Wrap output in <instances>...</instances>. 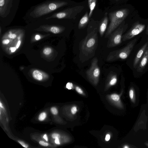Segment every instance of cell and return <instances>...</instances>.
<instances>
[{"instance_id": "2e32d148", "label": "cell", "mask_w": 148, "mask_h": 148, "mask_svg": "<svg viewBox=\"0 0 148 148\" xmlns=\"http://www.w3.org/2000/svg\"><path fill=\"white\" fill-rule=\"evenodd\" d=\"M51 18L52 19L53 23V19L52 18ZM53 18L54 20V23H53V25H51L50 26V28L49 29L50 31L51 32L54 34H57L59 33L61 31V30L63 29V28H61L60 26L54 25L55 20L54 18Z\"/></svg>"}, {"instance_id": "3957f363", "label": "cell", "mask_w": 148, "mask_h": 148, "mask_svg": "<svg viewBox=\"0 0 148 148\" xmlns=\"http://www.w3.org/2000/svg\"><path fill=\"white\" fill-rule=\"evenodd\" d=\"M130 13L127 8H123L109 13L110 23L105 35V38H108L111 34L122 23Z\"/></svg>"}, {"instance_id": "52a82bcc", "label": "cell", "mask_w": 148, "mask_h": 148, "mask_svg": "<svg viewBox=\"0 0 148 148\" xmlns=\"http://www.w3.org/2000/svg\"><path fill=\"white\" fill-rule=\"evenodd\" d=\"M127 27V24H124L120 25L114 32H112L109 37L107 47L112 48L119 45L122 42L123 33Z\"/></svg>"}, {"instance_id": "ab89813d", "label": "cell", "mask_w": 148, "mask_h": 148, "mask_svg": "<svg viewBox=\"0 0 148 148\" xmlns=\"http://www.w3.org/2000/svg\"></svg>"}, {"instance_id": "74e56055", "label": "cell", "mask_w": 148, "mask_h": 148, "mask_svg": "<svg viewBox=\"0 0 148 148\" xmlns=\"http://www.w3.org/2000/svg\"><path fill=\"white\" fill-rule=\"evenodd\" d=\"M0 106L2 108H3V106L2 104L1 103V102H0Z\"/></svg>"}, {"instance_id": "9c48e42d", "label": "cell", "mask_w": 148, "mask_h": 148, "mask_svg": "<svg viewBox=\"0 0 148 148\" xmlns=\"http://www.w3.org/2000/svg\"><path fill=\"white\" fill-rule=\"evenodd\" d=\"M145 28V25L138 21L134 23L131 28L123 35L122 41L129 40L142 32Z\"/></svg>"}, {"instance_id": "f546056e", "label": "cell", "mask_w": 148, "mask_h": 148, "mask_svg": "<svg viewBox=\"0 0 148 148\" xmlns=\"http://www.w3.org/2000/svg\"><path fill=\"white\" fill-rule=\"evenodd\" d=\"M9 42V40L8 39L4 40L2 41L3 44H7Z\"/></svg>"}, {"instance_id": "9a60e30c", "label": "cell", "mask_w": 148, "mask_h": 148, "mask_svg": "<svg viewBox=\"0 0 148 148\" xmlns=\"http://www.w3.org/2000/svg\"><path fill=\"white\" fill-rule=\"evenodd\" d=\"M97 0H88V3L90 9V12L88 14L89 18H90L93 12L95 7Z\"/></svg>"}, {"instance_id": "8fae6325", "label": "cell", "mask_w": 148, "mask_h": 148, "mask_svg": "<svg viewBox=\"0 0 148 148\" xmlns=\"http://www.w3.org/2000/svg\"><path fill=\"white\" fill-rule=\"evenodd\" d=\"M148 62V49L145 52L140 60L137 68L138 72H141L144 69Z\"/></svg>"}, {"instance_id": "6da1fadb", "label": "cell", "mask_w": 148, "mask_h": 148, "mask_svg": "<svg viewBox=\"0 0 148 148\" xmlns=\"http://www.w3.org/2000/svg\"><path fill=\"white\" fill-rule=\"evenodd\" d=\"M67 4V2L62 0H47L32 7L23 18L32 22L57 12L60 8Z\"/></svg>"}, {"instance_id": "8d00e7d4", "label": "cell", "mask_w": 148, "mask_h": 148, "mask_svg": "<svg viewBox=\"0 0 148 148\" xmlns=\"http://www.w3.org/2000/svg\"><path fill=\"white\" fill-rule=\"evenodd\" d=\"M146 34L148 35V25L146 29Z\"/></svg>"}, {"instance_id": "8992f818", "label": "cell", "mask_w": 148, "mask_h": 148, "mask_svg": "<svg viewBox=\"0 0 148 148\" xmlns=\"http://www.w3.org/2000/svg\"><path fill=\"white\" fill-rule=\"evenodd\" d=\"M136 41V39H134L124 47L110 52L107 57L106 61L111 62L119 59H126L130 54Z\"/></svg>"}, {"instance_id": "d590c367", "label": "cell", "mask_w": 148, "mask_h": 148, "mask_svg": "<svg viewBox=\"0 0 148 148\" xmlns=\"http://www.w3.org/2000/svg\"><path fill=\"white\" fill-rule=\"evenodd\" d=\"M20 43H21V41H19L18 43H17V45L16 46V49H17L18 48V47H19V46H20Z\"/></svg>"}, {"instance_id": "7402d4cb", "label": "cell", "mask_w": 148, "mask_h": 148, "mask_svg": "<svg viewBox=\"0 0 148 148\" xmlns=\"http://www.w3.org/2000/svg\"><path fill=\"white\" fill-rule=\"evenodd\" d=\"M66 87L68 89H71L73 87V84L72 83L68 82L66 84Z\"/></svg>"}, {"instance_id": "e0dca14e", "label": "cell", "mask_w": 148, "mask_h": 148, "mask_svg": "<svg viewBox=\"0 0 148 148\" xmlns=\"http://www.w3.org/2000/svg\"><path fill=\"white\" fill-rule=\"evenodd\" d=\"M32 76L35 79L38 80L40 81L42 79V74L38 70H34L32 73Z\"/></svg>"}, {"instance_id": "603a6c76", "label": "cell", "mask_w": 148, "mask_h": 148, "mask_svg": "<svg viewBox=\"0 0 148 148\" xmlns=\"http://www.w3.org/2000/svg\"><path fill=\"white\" fill-rule=\"evenodd\" d=\"M129 96L131 99H132L134 97V91L131 88L129 92Z\"/></svg>"}, {"instance_id": "1f68e13d", "label": "cell", "mask_w": 148, "mask_h": 148, "mask_svg": "<svg viewBox=\"0 0 148 148\" xmlns=\"http://www.w3.org/2000/svg\"><path fill=\"white\" fill-rule=\"evenodd\" d=\"M110 138V136L109 134H107L105 138V140L106 141H108Z\"/></svg>"}, {"instance_id": "e575fe53", "label": "cell", "mask_w": 148, "mask_h": 148, "mask_svg": "<svg viewBox=\"0 0 148 148\" xmlns=\"http://www.w3.org/2000/svg\"><path fill=\"white\" fill-rule=\"evenodd\" d=\"M43 137L46 141H48V137L46 134H45L43 136Z\"/></svg>"}, {"instance_id": "836d02e7", "label": "cell", "mask_w": 148, "mask_h": 148, "mask_svg": "<svg viewBox=\"0 0 148 148\" xmlns=\"http://www.w3.org/2000/svg\"><path fill=\"white\" fill-rule=\"evenodd\" d=\"M35 38L37 40H38L40 39V36L39 35H37L35 36Z\"/></svg>"}, {"instance_id": "7a4b0ae2", "label": "cell", "mask_w": 148, "mask_h": 148, "mask_svg": "<svg viewBox=\"0 0 148 148\" xmlns=\"http://www.w3.org/2000/svg\"><path fill=\"white\" fill-rule=\"evenodd\" d=\"M98 28H95L88 33L80 44V54L82 57H85L86 60L91 58V55L95 53L98 45Z\"/></svg>"}, {"instance_id": "cb8c5ba5", "label": "cell", "mask_w": 148, "mask_h": 148, "mask_svg": "<svg viewBox=\"0 0 148 148\" xmlns=\"http://www.w3.org/2000/svg\"><path fill=\"white\" fill-rule=\"evenodd\" d=\"M75 88L76 91L79 94H82L83 93L82 90L79 86H76Z\"/></svg>"}, {"instance_id": "60d3db41", "label": "cell", "mask_w": 148, "mask_h": 148, "mask_svg": "<svg viewBox=\"0 0 148 148\" xmlns=\"http://www.w3.org/2000/svg\"></svg>"}, {"instance_id": "d6a6232c", "label": "cell", "mask_w": 148, "mask_h": 148, "mask_svg": "<svg viewBox=\"0 0 148 148\" xmlns=\"http://www.w3.org/2000/svg\"><path fill=\"white\" fill-rule=\"evenodd\" d=\"M55 143L56 144H58V145L60 144V143L59 142V141L58 138H55Z\"/></svg>"}, {"instance_id": "484cf974", "label": "cell", "mask_w": 148, "mask_h": 148, "mask_svg": "<svg viewBox=\"0 0 148 148\" xmlns=\"http://www.w3.org/2000/svg\"><path fill=\"white\" fill-rule=\"evenodd\" d=\"M77 111V108L75 106L72 107L71 109V112L73 114H75Z\"/></svg>"}, {"instance_id": "ffe728a7", "label": "cell", "mask_w": 148, "mask_h": 148, "mask_svg": "<svg viewBox=\"0 0 148 148\" xmlns=\"http://www.w3.org/2000/svg\"><path fill=\"white\" fill-rule=\"evenodd\" d=\"M51 51V49L49 48H45L43 51V53L45 55H48L50 54Z\"/></svg>"}, {"instance_id": "4fadbf2b", "label": "cell", "mask_w": 148, "mask_h": 148, "mask_svg": "<svg viewBox=\"0 0 148 148\" xmlns=\"http://www.w3.org/2000/svg\"><path fill=\"white\" fill-rule=\"evenodd\" d=\"M88 12L87 11L85 14L80 20L78 25V28L81 29L86 26L89 21Z\"/></svg>"}, {"instance_id": "44dd1931", "label": "cell", "mask_w": 148, "mask_h": 148, "mask_svg": "<svg viewBox=\"0 0 148 148\" xmlns=\"http://www.w3.org/2000/svg\"><path fill=\"white\" fill-rule=\"evenodd\" d=\"M51 113L54 115H56L58 113L57 109L55 107H52L51 109Z\"/></svg>"}, {"instance_id": "277c9868", "label": "cell", "mask_w": 148, "mask_h": 148, "mask_svg": "<svg viewBox=\"0 0 148 148\" xmlns=\"http://www.w3.org/2000/svg\"><path fill=\"white\" fill-rule=\"evenodd\" d=\"M20 0H0V20H12Z\"/></svg>"}, {"instance_id": "5b68a950", "label": "cell", "mask_w": 148, "mask_h": 148, "mask_svg": "<svg viewBox=\"0 0 148 148\" xmlns=\"http://www.w3.org/2000/svg\"><path fill=\"white\" fill-rule=\"evenodd\" d=\"M84 7L78 5L57 11L43 17L47 19L55 18L58 19H75L78 14L81 12Z\"/></svg>"}, {"instance_id": "5bb4252c", "label": "cell", "mask_w": 148, "mask_h": 148, "mask_svg": "<svg viewBox=\"0 0 148 148\" xmlns=\"http://www.w3.org/2000/svg\"><path fill=\"white\" fill-rule=\"evenodd\" d=\"M108 84L110 86L115 85L117 82V75L116 73L111 71L108 75Z\"/></svg>"}, {"instance_id": "d6986e66", "label": "cell", "mask_w": 148, "mask_h": 148, "mask_svg": "<svg viewBox=\"0 0 148 148\" xmlns=\"http://www.w3.org/2000/svg\"><path fill=\"white\" fill-rule=\"evenodd\" d=\"M111 98L114 101H118L120 99V97L119 95L116 94H113L111 95Z\"/></svg>"}, {"instance_id": "ba28073f", "label": "cell", "mask_w": 148, "mask_h": 148, "mask_svg": "<svg viewBox=\"0 0 148 148\" xmlns=\"http://www.w3.org/2000/svg\"><path fill=\"white\" fill-rule=\"evenodd\" d=\"M98 62L97 58L96 57L94 58L92 61L90 68L86 72V76L95 84L98 81L100 73Z\"/></svg>"}, {"instance_id": "ac0fdd59", "label": "cell", "mask_w": 148, "mask_h": 148, "mask_svg": "<svg viewBox=\"0 0 148 148\" xmlns=\"http://www.w3.org/2000/svg\"><path fill=\"white\" fill-rule=\"evenodd\" d=\"M47 116L46 113L45 112L41 113L39 115L38 119L40 121H43L46 118Z\"/></svg>"}, {"instance_id": "d4e9b609", "label": "cell", "mask_w": 148, "mask_h": 148, "mask_svg": "<svg viewBox=\"0 0 148 148\" xmlns=\"http://www.w3.org/2000/svg\"><path fill=\"white\" fill-rule=\"evenodd\" d=\"M9 34L8 35V37L10 38L14 39L16 37V35L15 34H12L10 32H9Z\"/></svg>"}, {"instance_id": "83f0119b", "label": "cell", "mask_w": 148, "mask_h": 148, "mask_svg": "<svg viewBox=\"0 0 148 148\" xmlns=\"http://www.w3.org/2000/svg\"><path fill=\"white\" fill-rule=\"evenodd\" d=\"M18 142L21 144L22 146L23 147H25V148H27L28 147V145L25 144L24 142H23L21 141H20L18 140Z\"/></svg>"}, {"instance_id": "30bf717a", "label": "cell", "mask_w": 148, "mask_h": 148, "mask_svg": "<svg viewBox=\"0 0 148 148\" xmlns=\"http://www.w3.org/2000/svg\"><path fill=\"white\" fill-rule=\"evenodd\" d=\"M147 49H148V40L137 53L133 62V66L134 68H135L137 66Z\"/></svg>"}, {"instance_id": "f1b7e54d", "label": "cell", "mask_w": 148, "mask_h": 148, "mask_svg": "<svg viewBox=\"0 0 148 148\" xmlns=\"http://www.w3.org/2000/svg\"><path fill=\"white\" fill-rule=\"evenodd\" d=\"M39 143L41 145L44 146H47L49 145L47 143H46L43 141H40Z\"/></svg>"}, {"instance_id": "4316f807", "label": "cell", "mask_w": 148, "mask_h": 148, "mask_svg": "<svg viewBox=\"0 0 148 148\" xmlns=\"http://www.w3.org/2000/svg\"><path fill=\"white\" fill-rule=\"evenodd\" d=\"M52 137L53 138H59L60 137V136L58 134L54 133L52 134Z\"/></svg>"}, {"instance_id": "7c38bea8", "label": "cell", "mask_w": 148, "mask_h": 148, "mask_svg": "<svg viewBox=\"0 0 148 148\" xmlns=\"http://www.w3.org/2000/svg\"><path fill=\"white\" fill-rule=\"evenodd\" d=\"M107 15L108 13L106 12L104 14L103 19L99 25V31L100 36L101 37L103 36L107 27L108 21Z\"/></svg>"}, {"instance_id": "f35d334b", "label": "cell", "mask_w": 148, "mask_h": 148, "mask_svg": "<svg viewBox=\"0 0 148 148\" xmlns=\"http://www.w3.org/2000/svg\"><path fill=\"white\" fill-rule=\"evenodd\" d=\"M124 148H129V147L128 146H125L124 147Z\"/></svg>"}, {"instance_id": "4dcf8cb0", "label": "cell", "mask_w": 148, "mask_h": 148, "mask_svg": "<svg viewBox=\"0 0 148 148\" xmlns=\"http://www.w3.org/2000/svg\"><path fill=\"white\" fill-rule=\"evenodd\" d=\"M16 48L15 47H11L10 48V50H11L12 52H14L16 50Z\"/></svg>"}]
</instances>
